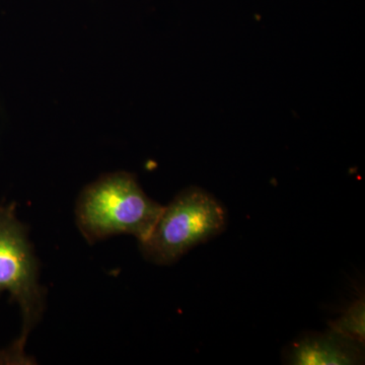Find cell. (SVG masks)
Masks as SVG:
<instances>
[{
    "label": "cell",
    "mask_w": 365,
    "mask_h": 365,
    "mask_svg": "<svg viewBox=\"0 0 365 365\" xmlns=\"http://www.w3.org/2000/svg\"><path fill=\"white\" fill-rule=\"evenodd\" d=\"M0 364H9V355L6 351H0Z\"/></svg>",
    "instance_id": "obj_6"
},
{
    "label": "cell",
    "mask_w": 365,
    "mask_h": 365,
    "mask_svg": "<svg viewBox=\"0 0 365 365\" xmlns=\"http://www.w3.org/2000/svg\"><path fill=\"white\" fill-rule=\"evenodd\" d=\"M39 265L28 239L26 225L19 222L16 205H0V294L7 292L23 314L21 337L7 349L14 364H32L25 353L29 333L44 312Z\"/></svg>",
    "instance_id": "obj_3"
},
{
    "label": "cell",
    "mask_w": 365,
    "mask_h": 365,
    "mask_svg": "<svg viewBox=\"0 0 365 365\" xmlns=\"http://www.w3.org/2000/svg\"><path fill=\"white\" fill-rule=\"evenodd\" d=\"M227 213L217 199L198 187L180 192L163 208L141 253L158 265H170L198 245L225 232Z\"/></svg>",
    "instance_id": "obj_2"
},
{
    "label": "cell",
    "mask_w": 365,
    "mask_h": 365,
    "mask_svg": "<svg viewBox=\"0 0 365 365\" xmlns=\"http://www.w3.org/2000/svg\"><path fill=\"white\" fill-rule=\"evenodd\" d=\"M364 344L330 330L309 334L288 347L287 361L294 365H351L360 364Z\"/></svg>",
    "instance_id": "obj_4"
},
{
    "label": "cell",
    "mask_w": 365,
    "mask_h": 365,
    "mask_svg": "<svg viewBox=\"0 0 365 365\" xmlns=\"http://www.w3.org/2000/svg\"><path fill=\"white\" fill-rule=\"evenodd\" d=\"M163 208L144 193L133 175L113 173L81 192L76 223L90 244L117 235H134L140 242L150 235Z\"/></svg>",
    "instance_id": "obj_1"
},
{
    "label": "cell",
    "mask_w": 365,
    "mask_h": 365,
    "mask_svg": "<svg viewBox=\"0 0 365 365\" xmlns=\"http://www.w3.org/2000/svg\"><path fill=\"white\" fill-rule=\"evenodd\" d=\"M330 330L344 336L348 339L364 344L365 302L359 299L352 302L339 318L331 322Z\"/></svg>",
    "instance_id": "obj_5"
}]
</instances>
